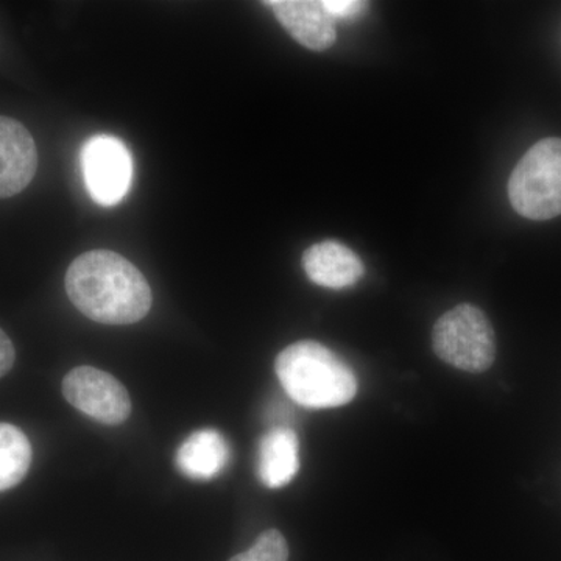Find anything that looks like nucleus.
I'll list each match as a JSON object with an SVG mask.
<instances>
[{"label":"nucleus","instance_id":"nucleus-1","mask_svg":"<svg viewBox=\"0 0 561 561\" xmlns=\"http://www.w3.org/2000/svg\"><path fill=\"white\" fill-rule=\"evenodd\" d=\"M69 300L83 316L102 324L138 323L151 308L149 280L130 261L110 250H92L66 272Z\"/></svg>","mask_w":561,"mask_h":561},{"label":"nucleus","instance_id":"nucleus-2","mask_svg":"<svg viewBox=\"0 0 561 561\" xmlns=\"http://www.w3.org/2000/svg\"><path fill=\"white\" fill-rule=\"evenodd\" d=\"M275 373L284 391L302 408H341L357 393L350 365L319 342L291 343L276 357Z\"/></svg>","mask_w":561,"mask_h":561},{"label":"nucleus","instance_id":"nucleus-3","mask_svg":"<svg viewBox=\"0 0 561 561\" xmlns=\"http://www.w3.org/2000/svg\"><path fill=\"white\" fill-rule=\"evenodd\" d=\"M508 198L519 216L549 220L561 214V139L531 146L508 181Z\"/></svg>","mask_w":561,"mask_h":561},{"label":"nucleus","instance_id":"nucleus-4","mask_svg":"<svg viewBox=\"0 0 561 561\" xmlns=\"http://www.w3.org/2000/svg\"><path fill=\"white\" fill-rule=\"evenodd\" d=\"M432 343L446 364L468 373L489 370L496 357V337L485 313L472 305H459L435 323Z\"/></svg>","mask_w":561,"mask_h":561},{"label":"nucleus","instance_id":"nucleus-5","mask_svg":"<svg viewBox=\"0 0 561 561\" xmlns=\"http://www.w3.org/2000/svg\"><path fill=\"white\" fill-rule=\"evenodd\" d=\"M81 169L88 192L99 205H117L127 195L133 179L131 154L116 136H92L81 150Z\"/></svg>","mask_w":561,"mask_h":561},{"label":"nucleus","instance_id":"nucleus-6","mask_svg":"<svg viewBox=\"0 0 561 561\" xmlns=\"http://www.w3.org/2000/svg\"><path fill=\"white\" fill-rule=\"evenodd\" d=\"M61 389L72 408L98 423L117 426L130 416L131 400L127 389L99 368H73L62 379Z\"/></svg>","mask_w":561,"mask_h":561},{"label":"nucleus","instance_id":"nucleus-7","mask_svg":"<svg viewBox=\"0 0 561 561\" xmlns=\"http://www.w3.org/2000/svg\"><path fill=\"white\" fill-rule=\"evenodd\" d=\"M38 169V150L21 122L0 116V198H10L32 183Z\"/></svg>","mask_w":561,"mask_h":561},{"label":"nucleus","instance_id":"nucleus-8","mask_svg":"<svg viewBox=\"0 0 561 561\" xmlns=\"http://www.w3.org/2000/svg\"><path fill=\"white\" fill-rule=\"evenodd\" d=\"M264 5L271 7L279 24L306 49L328 50L337 39L335 21L323 9L321 2L272 0V2H264Z\"/></svg>","mask_w":561,"mask_h":561},{"label":"nucleus","instance_id":"nucleus-9","mask_svg":"<svg viewBox=\"0 0 561 561\" xmlns=\"http://www.w3.org/2000/svg\"><path fill=\"white\" fill-rule=\"evenodd\" d=\"M302 268L317 286L327 289H346L364 276L360 257L337 241H324L309 247L302 253Z\"/></svg>","mask_w":561,"mask_h":561},{"label":"nucleus","instance_id":"nucleus-10","mask_svg":"<svg viewBox=\"0 0 561 561\" xmlns=\"http://www.w3.org/2000/svg\"><path fill=\"white\" fill-rule=\"evenodd\" d=\"M230 457V445L219 431L201 430L180 446L175 465L192 481H210L225 470Z\"/></svg>","mask_w":561,"mask_h":561},{"label":"nucleus","instance_id":"nucleus-11","mask_svg":"<svg viewBox=\"0 0 561 561\" xmlns=\"http://www.w3.org/2000/svg\"><path fill=\"white\" fill-rule=\"evenodd\" d=\"M300 470V443L289 427H273L262 437L257 454V476L267 489L290 483Z\"/></svg>","mask_w":561,"mask_h":561},{"label":"nucleus","instance_id":"nucleus-12","mask_svg":"<svg viewBox=\"0 0 561 561\" xmlns=\"http://www.w3.org/2000/svg\"><path fill=\"white\" fill-rule=\"evenodd\" d=\"M27 435L10 423H0V491L13 489L27 476L32 465Z\"/></svg>","mask_w":561,"mask_h":561},{"label":"nucleus","instance_id":"nucleus-13","mask_svg":"<svg viewBox=\"0 0 561 561\" xmlns=\"http://www.w3.org/2000/svg\"><path fill=\"white\" fill-rule=\"evenodd\" d=\"M228 561H289V546L279 530H265L249 551L238 553Z\"/></svg>","mask_w":561,"mask_h":561},{"label":"nucleus","instance_id":"nucleus-14","mask_svg":"<svg viewBox=\"0 0 561 561\" xmlns=\"http://www.w3.org/2000/svg\"><path fill=\"white\" fill-rule=\"evenodd\" d=\"M321 5L330 13L332 20H354L367 10L368 2H360V0H323Z\"/></svg>","mask_w":561,"mask_h":561},{"label":"nucleus","instance_id":"nucleus-15","mask_svg":"<svg viewBox=\"0 0 561 561\" xmlns=\"http://www.w3.org/2000/svg\"><path fill=\"white\" fill-rule=\"evenodd\" d=\"M14 359H16V351H14L13 343L9 335L0 330V378L11 370Z\"/></svg>","mask_w":561,"mask_h":561}]
</instances>
